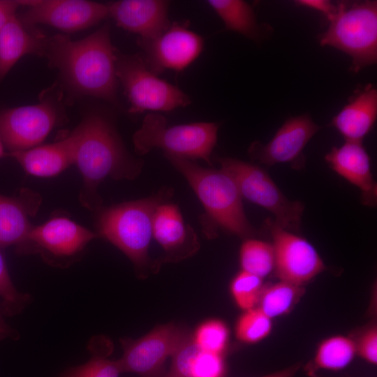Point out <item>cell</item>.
<instances>
[{
	"label": "cell",
	"mask_w": 377,
	"mask_h": 377,
	"mask_svg": "<svg viewBox=\"0 0 377 377\" xmlns=\"http://www.w3.org/2000/svg\"><path fill=\"white\" fill-rule=\"evenodd\" d=\"M216 161L234 179L242 198L270 212L274 221L281 228L293 232L300 230L304 205L287 198L265 170L232 158Z\"/></svg>",
	"instance_id": "obj_9"
},
{
	"label": "cell",
	"mask_w": 377,
	"mask_h": 377,
	"mask_svg": "<svg viewBox=\"0 0 377 377\" xmlns=\"http://www.w3.org/2000/svg\"><path fill=\"white\" fill-rule=\"evenodd\" d=\"M274 251V273L280 281L304 286L326 266L315 247L306 239L287 230L273 220L265 221Z\"/></svg>",
	"instance_id": "obj_12"
},
{
	"label": "cell",
	"mask_w": 377,
	"mask_h": 377,
	"mask_svg": "<svg viewBox=\"0 0 377 377\" xmlns=\"http://www.w3.org/2000/svg\"><path fill=\"white\" fill-rule=\"evenodd\" d=\"M264 286L263 279L240 270L232 279L230 291L237 306L246 311L257 306Z\"/></svg>",
	"instance_id": "obj_32"
},
{
	"label": "cell",
	"mask_w": 377,
	"mask_h": 377,
	"mask_svg": "<svg viewBox=\"0 0 377 377\" xmlns=\"http://www.w3.org/2000/svg\"><path fill=\"white\" fill-rule=\"evenodd\" d=\"M304 293V286L279 280L265 284L257 307L273 319L290 313Z\"/></svg>",
	"instance_id": "obj_26"
},
{
	"label": "cell",
	"mask_w": 377,
	"mask_h": 377,
	"mask_svg": "<svg viewBox=\"0 0 377 377\" xmlns=\"http://www.w3.org/2000/svg\"><path fill=\"white\" fill-rule=\"evenodd\" d=\"M272 330V319L257 306L243 311L235 327L237 339L244 343L253 344L266 339Z\"/></svg>",
	"instance_id": "obj_29"
},
{
	"label": "cell",
	"mask_w": 377,
	"mask_h": 377,
	"mask_svg": "<svg viewBox=\"0 0 377 377\" xmlns=\"http://www.w3.org/2000/svg\"><path fill=\"white\" fill-rule=\"evenodd\" d=\"M357 355L371 364L377 363V327L372 325L355 339Z\"/></svg>",
	"instance_id": "obj_33"
},
{
	"label": "cell",
	"mask_w": 377,
	"mask_h": 377,
	"mask_svg": "<svg viewBox=\"0 0 377 377\" xmlns=\"http://www.w3.org/2000/svg\"><path fill=\"white\" fill-rule=\"evenodd\" d=\"M356 355L354 339L343 335L331 336L319 343L306 369L311 376L319 370L340 371L348 367Z\"/></svg>",
	"instance_id": "obj_25"
},
{
	"label": "cell",
	"mask_w": 377,
	"mask_h": 377,
	"mask_svg": "<svg viewBox=\"0 0 377 377\" xmlns=\"http://www.w3.org/2000/svg\"><path fill=\"white\" fill-rule=\"evenodd\" d=\"M68 137L73 164L82 177L79 200L89 210L102 207L98 187L105 178L133 179L141 172L143 162L127 151L112 117L104 111L88 112Z\"/></svg>",
	"instance_id": "obj_1"
},
{
	"label": "cell",
	"mask_w": 377,
	"mask_h": 377,
	"mask_svg": "<svg viewBox=\"0 0 377 377\" xmlns=\"http://www.w3.org/2000/svg\"><path fill=\"white\" fill-rule=\"evenodd\" d=\"M117 54L106 23L77 40L62 34L47 37L43 57L58 71L69 94L101 98L118 105Z\"/></svg>",
	"instance_id": "obj_2"
},
{
	"label": "cell",
	"mask_w": 377,
	"mask_h": 377,
	"mask_svg": "<svg viewBox=\"0 0 377 377\" xmlns=\"http://www.w3.org/2000/svg\"><path fill=\"white\" fill-rule=\"evenodd\" d=\"M191 335L175 323L157 326L137 339L121 341L123 355L117 360L121 373L139 377H160L163 365Z\"/></svg>",
	"instance_id": "obj_11"
},
{
	"label": "cell",
	"mask_w": 377,
	"mask_h": 377,
	"mask_svg": "<svg viewBox=\"0 0 377 377\" xmlns=\"http://www.w3.org/2000/svg\"><path fill=\"white\" fill-rule=\"evenodd\" d=\"M172 195L168 188L148 198L101 207L96 219L97 235L122 251L140 278L154 272L148 250L152 238V219L156 207Z\"/></svg>",
	"instance_id": "obj_3"
},
{
	"label": "cell",
	"mask_w": 377,
	"mask_h": 377,
	"mask_svg": "<svg viewBox=\"0 0 377 377\" xmlns=\"http://www.w3.org/2000/svg\"><path fill=\"white\" fill-rule=\"evenodd\" d=\"M377 117V90L367 84L357 89L347 104L335 115L332 125L345 140L362 142Z\"/></svg>",
	"instance_id": "obj_20"
},
{
	"label": "cell",
	"mask_w": 377,
	"mask_h": 377,
	"mask_svg": "<svg viewBox=\"0 0 377 377\" xmlns=\"http://www.w3.org/2000/svg\"><path fill=\"white\" fill-rule=\"evenodd\" d=\"M18 338L19 333L5 321L0 312V341L6 339L17 340Z\"/></svg>",
	"instance_id": "obj_36"
},
{
	"label": "cell",
	"mask_w": 377,
	"mask_h": 377,
	"mask_svg": "<svg viewBox=\"0 0 377 377\" xmlns=\"http://www.w3.org/2000/svg\"><path fill=\"white\" fill-rule=\"evenodd\" d=\"M25 27L15 15L0 31V82L23 56L43 57L47 37Z\"/></svg>",
	"instance_id": "obj_22"
},
{
	"label": "cell",
	"mask_w": 377,
	"mask_h": 377,
	"mask_svg": "<svg viewBox=\"0 0 377 377\" xmlns=\"http://www.w3.org/2000/svg\"><path fill=\"white\" fill-rule=\"evenodd\" d=\"M182 174L203 205L209 225L242 238H250L256 230L248 220L242 197L234 179L226 171L205 168L192 160L165 154Z\"/></svg>",
	"instance_id": "obj_4"
},
{
	"label": "cell",
	"mask_w": 377,
	"mask_h": 377,
	"mask_svg": "<svg viewBox=\"0 0 377 377\" xmlns=\"http://www.w3.org/2000/svg\"><path fill=\"white\" fill-rule=\"evenodd\" d=\"M63 92L57 86L40 94L36 104L0 111V138L10 152L38 146L64 120Z\"/></svg>",
	"instance_id": "obj_7"
},
{
	"label": "cell",
	"mask_w": 377,
	"mask_h": 377,
	"mask_svg": "<svg viewBox=\"0 0 377 377\" xmlns=\"http://www.w3.org/2000/svg\"><path fill=\"white\" fill-rule=\"evenodd\" d=\"M330 24L319 37L321 46H330L352 59L350 71L359 72L377 61V1H341Z\"/></svg>",
	"instance_id": "obj_5"
},
{
	"label": "cell",
	"mask_w": 377,
	"mask_h": 377,
	"mask_svg": "<svg viewBox=\"0 0 377 377\" xmlns=\"http://www.w3.org/2000/svg\"><path fill=\"white\" fill-rule=\"evenodd\" d=\"M330 167L360 188L362 204L374 207L377 202V184L371 171L370 157L362 142L348 141L334 147L325 155Z\"/></svg>",
	"instance_id": "obj_18"
},
{
	"label": "cell",
	"mask_w": 377,
	"mask_h": 377,
	"mask_svg": "<svg viewBox=\"0 0 377 377\" xmlns=\"http://www.w3.org/2000/svg\"><path fill=\"white\" fill-rule=\"evenodd\" d=\"M301 367L300 363L294 364L288 367L265 375L261 377H295Z\"/></svg>",
	"instance_id": "obj_37"
},
{
	"label": "cell",
	"mask_w": 377,
	"mask_h": 377,
	"mask_svg": "<svg viewBox=\"0 0 377 377\" xmlns=\"http://www.w3.org/2000/svg\"><path fill=\"white\" fill-rule=\"evenodd\" d=\"M28 174L38 177L57 176L73 164L68 135L54 142L10 153Z\"/></svg>",
	"instance_id": "obj_21"
},
{
	"label": "cell",
	"mask_w": 377,
	"mask_h": 377,
	"mask_svg": "<svg viewBox=\"0 0 377 377\" xmlns=\"http://www.w3.org/2000/svg\"><path fill=\"white\" fill-rule=\"evenodd\" d=\"M319 129L309 114L290 117L269 142L265 145L252 142L248 153L252 159L266 165L288 163L297 168L304 161V147Z\"/></svg>",
	"instance_id": "obj_15"
},
{
	"label": "cell",
	"mask_w": 377,
	"mask_h": 377,
	"mask_svg": "<svg viewBox=\"0 0 377 377\" xmlns=\"http://www.w3.org/2000/svg\"><path fill=\"white\" fill-rule=\"evenodd\" d=\"M188 22H174L156 38L137 40L149 69L156 75L165 70L182 71L200 54L204 47L201 36L190 30Z\"/></svg>",
	"instance_id": "obj_13"
},
{
	"label": "cell",
	"mask_w": 377,
	"mask_h": 377,
	"mask_svg": "<svg viewBox=\"0 0 377 377\" xmlns=\"http://www.w3.org/2000/svg\"><path fill=\"white\" fill-rule=\"evenodd\" d=\"M20 20L25 27L45 24L73 33L94 26L108 16L107 4L85 0L29 1Z\"/></svg>",
	"instance_id": "obj_14"
},
{
	"label": "cell",
	"mask_w": 377,
	"mask_h": 377,
	"mask_svg": "<svg viewBox=\"0 0 377 377\" xmlns=\"http://www.w3.org/2000/svg\"><path fill=\"white\" fill-rule=\"evenodd\" d=\"M31 302L29 294L20 291L13 283L4 257L0 251V312L12 317L20 314Z\"/></svg>",
	"instance_id": "obj_31"
},
{
	"label": "cell",
	"mask_w": 377,
	"mask_h": 377,
	"mask_svg": "<svg viewBox=\"0 0 377 377\" xmlns=\"http://www.w3.org/2000/svg\"><path fill=\"white\" fill-rule=\"evenodd\" d=\"M103 339H94L89 345L91 358L84 364L71 368L61 377H119L121 374L117 360L108 358L110 343L102 346Z\"/></svg>",
	"instance_id": "obj_28"
},
{
	"label": "cell",
	"mask_w": 377,
	"mask_h": 377,
	"mask_svg": "<svg viewBox=\"0 0 377 377\" xmlns=\"http://www.w3.org/2000/svg\"><path fill=\"white\" fill-rule=\"evenodd\" d=\"M152 237L164 251L162 257L154 260V272L163 263L188 258L200 249L196 233L185 224L178 206L166 201L159 204L154 211Z\"/></svg>",
	"instance_id": "obj_16"
},
{
	"label": "cell",
	"mask_w": 377,
	"mask_h": 377,
	"mask_svg": "<svg viewBox=\"0 0 377 377\" xmlns=\"http://www.w3.org/2000/svg\"><path fill=\"white\" fill-rule=\"evenodd\" d=\"M295 3L325 14L328 20L337 10V4L326 0H298L295 1Z\"/></svg>",
	"instance_id": "obj_34"
},
{
	"label": "cell",
	"mask_w": 377,
	"mask_h": 377,
	"mask_svg": "<svg viewBox=\"0 0 377 377\" xmlns=\"http://www.w3.org/2000/svg\"><path fill=\"white\" fill-rule=\"evenodd\" d=\"M229 337V328L223 321L210 319L198 325L191 339L195 345L202 350L224 355Z\"/></svg>",
	"instance_id": "obj_30"
},
{
	"label": "cell",
	"mask_w": 377,
	"mask_h": 377,
	"mask_svg": "<svg viewBox=\"0 0 377 377\" xmlns=\"http://www.w3.org/2000/svg\"><path fill=\"white\" fill-rule=\"evenodd\" d=\"M219 124L195 122L168 125L165 117L149 114L133 135L135 151L144 155L153 149L190 160L200 158L211 165L210 156L217 141Z\"/></svg>",
	"instance_id": "obj_6"
},
{
	"label": "cell",
	"mask_w": 377,
	"mask_h": 377,
	"mask_svg": "<svg viewBox=\"0 0 377 377\" xmlns=\"http://www.w3.org/2000/svg\"><path fill=\"white\" fill-rule=\"evenodd\" d=\"M41 202V196L29 188L15 197L0 195V249H16L24 243L33 227L29 217L36 215Z\"/></svg>",
	"instance_id": "obj_19"
},
{
	"label": "cell",
	"mask_w": 377,
	"mask_h": 377,
	"mask_svg": "<svg viewBox=\"0 0 377 377\" xmlns=\"http://www.w3.org/2000/svg\"><path fill=\"white\" fill-rule=\"evenodd\" d=\"M116 73L130 103V114L168 112L191 103L190 98L181 89L151 72L140 54L117 52Z\"/></svg>",
	"instance_id": "obj_8"
},
{
	"label": "cell",
	"mask_w": 377,
	"mask_h": 377,
	"mask_svg": "<svg viewBox=\"0 0 377 377\" xmlns=\"http://www.w3.org/2000/svg\"><path fill=\"white\" fill-rule=\"evenodd\" d=\"M108 16L124 29L139 36L138 40H153L170 25L169 1L120 0L107 4Z\"/></svg>",
	"instance_id": "obj_17"
},
{
	"label": "cell",
	"mask_w": 377,
	"mask_h": 377,
	"mask_svg": "<svg viewBox=\"0 0 377 377\" xmlns=\"http://www.w3.org/2000/svg\"><path fill=\"white\" fill-rule=\"evenodd\" d=\"M241 270L262 279L274 270L275 256L272 243L253 237L242 244L239 254Z\"/></svg>",
	"instance_id": "obj_27"
},
{
	"label": "cell",
	"mask_w": 377,
	"mask_h": 377,
	"mask_svg": "<svg viewBox=\"0 0 377 377\" xmlns=\"http://www.w3.org/2000/svg\"><path fill=\"white\" fill-rule=\"evenodd\" d=\"M226 373L224 355L200 349L191 336L172 357L165 377H225Z\"/></svg>",
	"instance_id": "obj_23"
},
{
	"label": "cell",
	"mask_w": 377,
	"mask_h": 377,
	"mask_svg": "<svg viewBox=\"0 0 377 377\" xmlns=\"http://www.w3.org/2000/svg\"><path fill=\"white\" fill-rule=\"evenodd\" d=\"M20 6H23V1L0 0V31Z\"/></svg>",
	"instance_id": "obj_35"
},
{
	"label": "cell",
	"mask_w": 377,
	"mask_h": 377,
	"mask_svg": "<svg viewBox=\"0 0 377 377\" xmlns=\"http://www.w3.org/2000/svg\"><path fill=\"white\" fill-rule=\"evenodd\" d=\"M6 155L4 148H3V144L0 138V158H2Z\"/></svg>",
	"instance_id": "obj_38"
},
{
	"label": "cell",
	"mask_w": 377,
	"mask_h": 377,
	"mask_svg": "<svg viewBox=\"0 0 377 377\" xmlns=\"http://www.w3.org/2000/svg\"><path fill=\"white\" fill-rule=\"evenodd\" d=\"M229 31L237 32L253 41L263 38V29L257 22L251 6L242 0H209Z\"/></svg>",
	"instance_id": "obj_24"
},
{
	"label": "cell",
	"mask_w": 377,
	"mask_h": 377,
	"mask_svg": "<svg viewBox=\"0 0 377 377\" xmlns=\"http://www.w3.org/2000/svg\"><path fill=\"white\" fill-rule=\"evenodd\" d=\"M98 237L68 217L57 215L33 226L15 251L20 255L39 254L47 264L65 268L80 260L88 244Z\"/></svg>",
	"instance_id": "obj_10"
}]
</instances>
